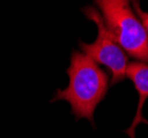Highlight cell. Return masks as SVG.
<instances>
[{
    "instance_id": "1",
    "label": "cell",
    "mask_w": 148,
    "mask_h": 138,
    "mask_svg": "<svg viewBox=\"0 0 148 138\" xmlns=\"http://www.w3.org/2000/svg\"><path fill=\"white\" fill-rule=\"evenodd\" d=\"M66 72L68 87L58 89L52 102H68L75 118H86L93 124L94 112L105 97L110 86L107 73L86 54L76 50L72 53Z\"/></svg>"
},
{
    "instance_id": "2",
    "label": "cell",
    "mask_w": 148,
    "mask_h": 138,
    "mask_svg": "<svg viewBox=\"0 0 148 138\" xmlns=\"http://www.w3.org/2000/svg\"><path fill=\"white\" fill-rule=\"evenodd\" d=\"M105 27L130 57L148 64V37L140 19L126 0H97Z\"/></svg>"
},
{
    "instance_id": "3",
    "label": "cell",
    "mask_w": 148,
    "mask_h": 138,
    "mask_svg": "<svg viewBox=\"0 0 148 138\" xmlns=\"http://www.w3.org/2000/svg\"><path fill=\"white\" fill-rule=\"evenodd\" d=\"M87 19L94 21L97 27V38L93 43L80 42L83 53L92 59L96 64H102L110 70L112 74L111 84L122 82L126 77L128 59L123 49L114 40L111 32L105 27L101 13L93 7H86L83 10Z\"/></svg>"
},
{
    "instance_id": "4",
    "label": "cell",
    "mask_w": 148,
    "mask_h": 138,
    "mask_svg": "<svg viewBox=\"0 0 148 138\" xmlns=\"http://www.w3.org/2000/svg\"><path fill=\"white\" fill-rule=\"evenodd\" d=\"M126 76L133 82L136 91L138 92V96H139V102H138L135 118L133 120L130 127L126 130V134L130 138H135L136 126L140 122H143V106L148 97V64L138 62V61L128 63V66L126 70Z\"/></svg>"
},
{
    "instance_id": "5",
    "label": "cell",
    "mask_w": 148,
    "mask_h": 138,
    "mask_svg": "<svg viewBox=\"0 0 148 138\" xmlns=\"http://www.w3.org/2000/svg\"><path fill=\"white\" fill-rule=\"evenodd\" d=\"M133 6H134V8H135L136 12H137V14H138V17H139V19H140V21H142V23L144 25L145 29H146L147 37H148V12H145L142 8H140L138 1H134V2H133Z\"/></svg>"
}]
</instances>
